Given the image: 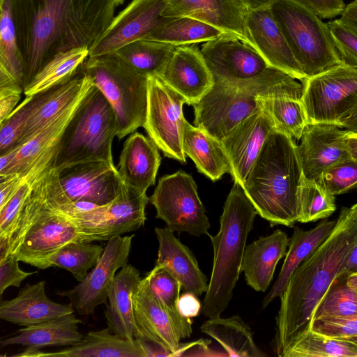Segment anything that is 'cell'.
<instances>
[{
  "label": "cell",
  "instance_id": "20",
  "mask_svg": "<svg viewBox=\"0 0 357 357\" xmlns=\"http://www.w3.org/2000/svg\"><path fill=\"white\" fill-rule=\"evenodd\" d=\"M245 26L252 47L268 65L301 82L306 78L270 8L248 11Z\"/></svg>",
  "mask_w": 357,
  "mask_h": 357
},
{
  "label": "cell",
  "instance_id": "55",
  "mask_svg": "<svg viewBox=\"0 0 357 357\" xmlns=\"http://www.w3.org/2000/svg\"><path fill=\"white\" fill-rule=\"evenodd\" d=\"M22 91H0V123L7 119L16 108Z\"/></svg>",
  "mask_w": 357,
  "mask_h": 357
},
{
  "label": "cell",
  "instance_id": "2",
  "mask_svg": "<svg viewBox=\"0 0 357 357\" xmlns=\"http://www.w3.org/2000/svg\"><path fill=\"white\" fill-rule=\"evenodd\" d=\"M357 243V223L343 207L330 235L294 271L280 296L275 319V351L283 354L293 340L311 329L314 311Z\"/></svg>",
  "mask_w": 357,
  "mask_h": 357
},
{
  "label": "cell",
  "instance_id": "40",
  "mask_svg": "<svg viewBox=\"0 0 357 357\" xmlns=\"http://www.w3.org/2000/svg\"><path fill=\"white\" fill-rule=\"evenodd\" d=\"M282 357H357V344L309 329L293 340Z\"/></svg>",
  "mask_w": 357,
  "mask_h": 357
},
{
  "label": "cell",
  "instance_id": "57",
  "mask_svg": "<svg viewBox=\"0 0 357 357\" xmlns=\"http://www.w3.org/2000/svg\"><path fill=\"white\" fill-rule=\"evenodd\" d=\"M344 140L349 158L357 162V131L346 130Z\"/></svg>",
  "mask_w": 357,
  "mask_h": 357
},
{
  "label": "cell",
  "instance_id": "19",
  "mask_svg": "<svg viewBox=\"0 0 357 357\" xmlns=\"http://www.w3.org/2000/svg\"><path fill=\"white\" fill-rule=\"evenodd\" d=\"M159 77L191 105L199 102L214 84L197 44L176 46Z\"/></svg>",
  "mask_w": 357,
  "mask_h": 357
},
{
  "label": "cell",
  "instance_id": "44",
  "mask_svg": "<svg viewBox=\"0 0 357 357\" xmlns=\"http://www.w3.org/2000/svg\"><path fill=\"white\" fill-rule=\"evenodd\" d=\"M147 274L151 292L170 313L182 339L189 337L192 333V320L181 315L177 308L181 290L180 283L167 271L155 265Z\"/></svg>",
  "mask_w": 357,
  "mask_h": 357
},
{
  "label": "cell",
  "instance_id": "27",
  "mask_svg": "<svg viewBox=\"0 0 357 357\" xmlns=\"http://www.w3.org/2000/svg\"><path fill=\"white\" fill-rule=\"evenodd\" d=\"M289 243L287 234L276 229L245 246L241 272L248 286L256 291L264 292L268 289L278 263L287 253Z\"/></svg>",
  "mask_w": 357,
  "mask_h": 357
},
{
  "label": "cell",
  "instance_id": "28",
  "mask_svg": "<svg viewBox=\"0 0 357 357\" xmlns=\"http://www.w3.org/2000/svg\"><path fill=\"white\" fill-rule=\"evenodd\" d=\"M81 319L73 313L21 328L15 336L1 340V347L19 344L26 347L17 357H29L42 348L53 346H70L80 341L84 335L78 331Z\"/></svg>",
  "mask_w": 357,
  "mask_h": 357
},
{
  "label": "cell",
  "instance_id": "15",
  "mask_svg": "<svg viewBox=\"0 0 357 357\" xmlns=\"http://www.w3.org/2000/svg\"><path fill=\"white\" fill-rule=\"evenodd\" d=\"M57 174L63 192L73 202L107 205L119 195L125 185L114 162L105 161L75 164Z\"/></svg>",
  "mask_w": 357,
  "mask_h": 357
},
{
  "label": "cell",
  "instance_id": "13",
  "mask_svg": "<svg viewBox=\"0 0 357 357\" xmlns=\"http://www.w3.org/2000/svg\"><path fill=\"white\" fill-rule=\"evenodd\" d=\"M185 99L157 75L148 76L147 110L144 128L167 158L185 164L183 113Z\"/></svg>",
  "mask_w": 357,
  "mask_h": 357
},
{
  "label": "cell",
  "instance_id": "35",
  "mask_svg": "<svg viewBox=\"0 0 357 357\" xmlns=\"http://www.w3.org/2000/svg\"><path fill=\"white\" fill-rule=\"evenodd\" d=\"M202 333L216 340L227 356H266L254 342L249 326L238 315L229 318H209L200 327Z\"/></svg>",
  "mask_w": 357,
  "mask_h": 357
},
{
  "label": "cell",
  "instance_id": "33",
  "mask_svg": "<svg viewBox=\"0 0 357 357\" xmlns=\"http://www.w3.org/2000/svg\"><path fill=\"white\" fill-rule=\"evenodd\" d=\"M145 357L139 343L125 340L111 332L109 328L89 331L70 347L58 351L40 350L29 357Z\"/></svg>",
  "mask_w": 357,
  "mask_h": 357
},
{
  "label": "cell",
  "instance_id": "4",
  "mask_svg": "<svg viewBox=\"0 0 357 357\" xmlns=\"http://www.w3.org/2000/svg\"><path fill=\"white\" fill-rule=\"evenodd\" d=\"M257 215L243 188L234 182L220 217L218 234H208L213 248V260L202 307V312L208 318L220 317L232 298L241 273L247 238Z\"/></svg>",
  "mask_w": 357,
  "mask_h": 357
},
{
  "label": "cell",
  "instance_id": "3",
  "mask_svg": "<svg viewBox=\"0 0 357 357\" xmlns=\"http://www.w3.org/2000/svg\"><path fill=\"white\" fill-rule=\"evenodd\" d=\"M303 177L294 139L273 130L242 188L257 214L271 227H291L298 219V192Z\"/></svg>",
  "mask_w": 357,
  "mask_h": 357
},
{
  "label": "cell",
  "instance_id": "58",
  "mask_svg": "<svg viewBox=\"0 0 357 357\" xmlns=\"http://www.w3.org/2000/svg\"><path fill=\"white\" fill-rule=\"evenodd\" d=\"M340 271L349 275L357 273V243L347 256Z\"/></svg>",
  "mask_w": 357,
  "mask_h": 357
},
{
  "label": "cell",
  "instance_id": "62",
  "mask_svg": "<svg viewBox=\"0 0 357 357\" xmlns=\"http://www.w3.org/2000/svg\"><path fill=\"white\" fill-rule=\"evenodd\" d=\"M349 214L351 220L357 223V204L349 208Z\"/></svg>",
  "mask_w": 357,
  "mask_h": 357
},
{
  "label": "cell",
  "instance_id": "61",
  "mask_svg": "<svg viewBox=\"0 0 357 357\" xmlns=\"http://www.w3.org/2000/svg\"><path fill=\"white\" fill-rule=\"evenodd\" d=\"M347 282L351 288L357 291V273L349 275Z\"/></svg>",
  "mask_w": 357,
  "mask_h": 357
},
{
  "label": "cell",
  "instance_id": "21",
  "mask_svg": "<svg viewBox=\"0 0 357 357\" xmlns=\"http://www.w3.org/2000/svg\"><path fill=\"white\" fill-rule=\"evenodd\" d=\"M149 202L146 192L125 183L119 195L105 206L96 220L84 231L92 242L107 241L112 237L136 231L145 223V208Z\"/></svg>",
  "mask_w": 357,
  "mask_h": 357
},
{
  "label": "cell",
  "instance_id": "16",
  "mask_svg": "<svg viewBox=\"0 0 357 357\" xmlns=\"http://www.w3.org/2000/svg\"><path fill=\"white\" fill-rule=\"evenodd\" d=\"M167 0H132L89 49V56L116 52L135 40L146 38L159 24Z\"/></svg>",
  "mask_w": 357,
  "mask_h": 357
},
{
  "label": "cell",
  "instance_id": "59",
  "mask_svg": "<svg viewBox=\"0 0 357 357\" xmlns=\"http://www.w3.org/2000/svg\"><path fill=\"white\" fill-rule=\"evenodd\" d=\"M276 0H240L248 11L268 8Z\"/></svg>",
  "mask_w": 357,
  "mask_h": 357
},
{
  "label": "cell",
  "instance_id": "51",
  "mask_svg": "<svg viewBox=\"0 0 357 357\" xmlns=\"http://www.w3.org/2000/svg\"><path fill=\"white\" fill-rule=\"evenodd\" d=\"M302 5L321 19H330L341 15L346 5L344 0H291Z\"/></svg>",
  "mask_w": 357,
  "mask_h": 357
},
{
  "label": "cell",
  "instance_id": "45",
  "mask_svg": "<svg viewBox=\"0 0 357 357\" xmlns=\"http://www.w3.org/2000/svg\"><path fill=\"white\" fill-rule=\"evenodd\" d=\"M335 210V196L321 183L303 176L298 192L297 222L307 223L325 219Z\"/></svg>",
  "mask_w": 357,
  "mask_h": 357
},
{
  "label": "cell",
  "instance_id": "1",
  "mask_svg": "<svg viewBox=\"0 0 357 357\" xmlns=\"http://www.w3.org/2000/svg\"><path fill=\"white\" fill-rule=\"evenodd\" d=\"M124 0H10L25 68L24 88L55 55L91 48Z\"/></svg>",
  "mask_w": 357,
  "mask_h": 357
},
{
  "label": "cell",
  "instance_id": "53",
  "mask_svg": "<svg viewBox=\"0 0 357 357\" xmlns=\"http://www.w3.org/2000/svg\"><path fill=\"white\" fill-rule=\"evenodd\" d=\"M24 181V178L17 174L0 176V208L14 195Z\"/></svg>",
  "mask_w": 357,
  "mask_h": 357
},
{
  "label": "cell",
  "instance_id": "29",
  "mask_svg": "<svg viewBox=\"0 0 357 357\" xmlns=\"http://www.w3.org/2000/svg\"><path fill=\"white\" fill-rule=\"evenodd\" d=\"M160 161L155 143L142 134L134 132L123 144L118 172L126 185L146 192L155 184Z\"/></svg>",
  "mask_w": 357,
  "mask_h": 357
},
{
  "label": "cell",
  "instance_id": "8",
  "mask_svg": "<svg viewBox=\"0 0 357 357\" xmlns=\"http://www.w3.org/2000/svg\"><path fill=\"white\" fill-rule=\"evenodd\" d=\"M299 96L297 84L271 86L214 83L200 100L192 105L194 125L220 141L238 123L261 112L258 96L298 98Z\"/></svg>",
  "mask_w": 357,
  "mask_h": 357
},
{
  "label": "cell",
  "instance_id": "38",
  "mask_svg": "<svg viewBox=\"0 0 357 357\" xmlns=\"http://www.w3.org/2000/svg\"><path fill=\"white\" fill-rule=\"evenodd\" d=\"M260 110L270 119L273 130L300 140L308 124L301 100L285 97L258 96Z\"/></svg>",
  "mask_w": 357,
  "mask_h": 357
},
{
  "label": "cell",
  "instance_id": "10",
  "mask_svg": "<svg viewBox=\"0 0 357 357\" xmlns=\"http://www.w3.org/2000/svg\"><path fill=\"white\" fill-rule=\"evenodd\" d=\"M201 52L214 83L278 86L296 79L268 65L253 47L232 34L226 33L204 43Z\"/></svg>",
  "mask_w": 357,
  "mask_h": 357
},
{
  "label": "cell",
  "instance_id": "26",
  "mask_svg": "<svg viewBox=\"0 0 357 357\" xmlns=\"http://www.w3.org/2000/svg\"><path fill=\"white\" fill-rule=\"evenodd\" d=\"M45 281L25 285L17 296L0 303V318L23 326L38 324L73 313L70 303L61 304L50 300L45 293Z\"/></svg>",
  "mask_w": 357,
  "mask_h": 357
},
{
  "label": "cell",
  "instance_id": "14",
  "mask_svg": "<svg viewBox=\"0 0 357 357\" xmlns=\"http://www.w3.org/2000/svg\"><path fill=\"white\" fill-rule=\"evenodd\" d=\"M134 236L109 238L100 260L85 278L73 288L56 294L67 297L79 315L93 314L98 305L107 304L110 284L116 271L128 263Z\"/></svg>",
  "mask_w": 357,
  "mask_h": 357
},
{
  "label": "cell",
  "instance_id": "43",
  "mask_svg": "<svg viewBox=\"0 0 357 357\" xmlns=\"http://www.w3.org/2000/svg\"><path fill=\"white\" fill-rule=\"evenodd\" d=\"M348 275L340 271L333 278L314 311L312 321L357 315V291L347 284Z\"/></svg>",
  "mask_w": 357,
  "mask_h": 357
},
{
  "label": "cell",
  "instance_id": "22",
  "mask_svg": "<svg viewBox=\"0 0 357 357\" xmlns=\"http://www.w3.org/2000/svg\"><path fill=\"white\" fill-rule=\"evenodd\" d=\"M273 130L270 119L261 111L238 123L220 140L230 163V174L241 187Z\"/></svg>",
  "mask_w": 357,
  "mask_h": 357
},
{
  "label": "cell",
  "instance_id": "46",
  "mask_svg": "<svg viewBox=\"0 0 357 357\" xmlns=\"http://www.w3.org/2000/svg\"><path fill=\"white\" fill-rule=\"evenodd\" d=\"M45 93V91L35 96H26L23 102L0 123L1 155L17 146L29 117L43 100Z\"/></svg>",
  "mask_w": 357,
  "mask_h": 357
},
{
  "label": "cell",
  "instance_id": "56",
  "mask_svg": "<svg viewBox=\"0 0 357 357\" xmlns=\"http://www.w3.org/2000/svg\"><path fill=\"white\" fill-rule=\"evenodd\" d=\"M340 20L357 33V0L346 5Z\"/></svg>",
  "mask_w": 357,
  "mask_h": 357
},
{
  "label": "cell",
  "instance_id": "39",
  "mask_svg": "<svg viewBox=\"0 0 357 357\" xmlns=\"http://www.w3.org/2000/svg\"><path fill=\"white\" fill-rule=\"evenodd\" d=\"M176 47L140 39L123 46L114 54L137 72L159 76Z\"/></svg>",
  "mask_w": 357,
  "mask_h": 357
},
{
  "label": "cell",
  "instance_id": "47",
  "mask_svg": "<svg viewBox=\"0 0 357 357\" xmlns=\"http://www.w3.org/2000/svg\"><path fill=\"white\" fill-rule=\"evenodd\" d=\"M319 183L334 196L357 187V162L350 158L336 162L322 174Z\"/></svg>",
  "mask_w": 357,
  "mask_h": 357
},
{
  "label": "cell",
  "instance_id": "9",
  "mask_svg": "<svg viewBox=\"0 0 357 357\" xmlns=\"http://www.w3.org/2000/svg\"><path fill=\"white\" fill-rule=\"evenodd\" d=\"M270 10L305 77L342 64L327 23L316 13L291 0H276Z\"/></svg>",
  "mask_w": 357,
  "mask_h": 357
},
{
  "label": "cell",
  "instance_id": "5",
  "mask_svg": "<svg viewBox=\"0 0 357 357\" xmlns=\"http://www.w3.org/2000/svg\"><path fill=\"white\" fill-rule=\"evenodd\" d=\"M70 242L91 241L70 218L47 205L39 178L22 208L5 259L13 255L20 261L44 270L47 260Z\"/></svg>",
  "mask_w": 357,
  "mask_h": 357
},
{
  "label": "cell",
  "instance_id": "37",
  "mask_svg": "<svg viewBox=\"0 0 357 357\" xmlns=\"http://www.w3.org/2000/svg\"><path fill=\"white\" fill-rule=\"evenodd\" d=\"M226 33L192 17L162 16L157 27L144 39L180 46L206 43Z\"/></svg>",
  "mask_w": 357,
  "mask_h": 357
},
{
  "label": "cell",
  "instance_id": "6",
  "mask_svg": "<svg viewBox=\"0 0 357 357\" xmlns=\"http://www.w3.org/2000/svg\"><path fill=\"white\" fill-rule=\"evenodd\" d=\"M116 132L114 110L93 86L60 138L52 167L59 172L86 162H114L112 147Z\"/></svg>",
  "mask_w": 357,
  "mask_h": 357
},
{
  "label": "cell",
  "instance_id": "31",
  "mask_svg": "<svg viewBox=\"0 0 357 357\" xmlns=\"http://www.w3.org/2000/svg\"><path fill=\"white\" fill-rule=\"evenodd\" d=\"M141 280L139 271L127 263L116 273L108 289L105 311L107 327L114 334L130 341H135L137 331L132 296Z\"/></svg>",
  "mask_w": 357,
  "mask_h": 357
},
{
  "label": "cell",
  "instance_id": "30",
  "mask_svg": "<svg viewBox=\"0 0 357 357\" xmlns=\"http://www.w3.org/2000/svg\"><path fill=\"white\" fill-rule=\"evenodd\" d=\"M93 86L91 77L81 68L80 72L70 81L45 91L43 100L29 117L17 146L25 143L66 110L83 99Z\"/></svg>",
  "mask_w": 357,
  "mask_h": 357
},
{
  "label": "cell",
  "instance_id": "36",
  "mask_svg": "<svg viewBox=\"0 0 357 357\" xmlns=\"http://www.w3.org/2000/svg\"><path fill=\"white\" fill-rule=\"evenodd\" d=\"M89 56L86 47L57 54L33 76L24 89V95L35 96L70 81L80 72Z\"/></svg>",
  "mask_w": 357,
  "mask_h": 357
},
{
  "label": "cell",
  "instance_id": "23",
  "mask_svg": "<svg viewBox=\"0 0 357 357\" xmlns=\"http://www.w3.org/2000/svg\"><path fill=\"white\" fill-rule=\"evenodd\" d=\"M248 10L240 0H167L162 17H190L209 24L250 45L245 18Z\"/></svg>",
  "mask_w": 357,
  "mask_h": 357
},
{
  "label": "cell",
  "instance_id": "60",
  "mask_svg": "<svg viewBox=\"0 0 357 357\" xmlns=\"http://www.w3.org/2000/svg\"><path fill=\"white\" fill-rule=\"evenodd\" d=\"M338 127L347 130L357 131V109L348 118L343 120Z\"/></svg>",
  "mask_w": 357,
  "mask_h": 357
},
{
  "label": "cell",
  "instance_id": "17",
  "mask_svg": "<svg viewBox=\"0 0 357 357\" xmlns=\"http://www.w3.org/2000/svg\"><path fill=\"white\" fill-rule=\"evenodd\" d=\"M83 99L66 110L25 143L1 155L0 176L17 174L24 178L33 166H47L51 164L55 156L57 143Z\"/></svg>",
  "mask_w": 357,
  "mask_h": 357
},
{
  "label": "cell",
  "instance_id": "41",
  "mask_svg": "<svg viewBox=\"0 0 357 357\" xmlns=\"http://www.w3.org/2000/svg\"><path fill=\"white\" fill-rule=\"evenodd\" d=\"M104 248L86 242H70L55 252L47 261L46 269L59 267L82 282L100 260Z\"/></svg>",
  "mask_w": 357,
  "mask_h": 357
},
{
  "label": "cell",
  "instance_id": "52",
  "mask_svg": "<svg viewBox=\"0 0 357 357\" xmlns=\"http://www.w3.org/2000/svg\"><path fill=\"white\" fill-rule=\"evenodd\" d=\"M135 340L140 345L145 357L173 356L171 351L147 337L137 328L135 335Z\"/></svg>",
  "mask_w": 357,
  "mask_h": 357
},
{
  "label": "cell",
  "instance_id": "54",
  "mask_svg": "<svg viewBox=\"0 0 357 357\" xmlns=\"http://www.w3.org/2000/svg\"><path fill=\"white\" fill-rule=\"evenodd\" d=\"M202 307L197 296L190 292H184L180 295L177 303L179 313L188 318L197 316L202 310Z\"/></svg>",
  "mask_w": 357,
  "mask_h": 357
},
{
  "label": "cell",
  "instance_id": "18",
  "mask_svg": "<svg viewBox=\"0 0 357 357\" xmlns=\"http://www.w3.org/2000/svg\"><path fill=\"white\" fill-rule=\"evenodd\" d=\"M346 130L334 124L309 123L297 153L306 178L320 182L322 174L331 166L349 158L344 135Z\"/></svg>",
  "mask_w": 357,
  "mask_h": 357
},
{
  "label": "cell",
  "instance_id": "25",
  "mask_svg": "<svg viewBox=\"0 0 357 357\" xmlns=\"http://www.w3.org/2000/svg\"><path fill=\"white\" fill-rule=\"evenodd\" d=\"M158 241L155 266L167 271L181 284L184 292L196 296L208 289L207 277L202 272L190 248L177 238L167 227L155 228Z\"/></svg>",
  "mask_w": 357,
  "mask_h": 357
},
{
  "label": "cell",
  "instance_id": "24",
  "mask_svg": "<svg viewBox=\"0 0 357 357\" xmlns=\"http://www.w3.org/2000/svg\"><path fill=\"white\" fill-rule=\"evenodd\" d=\"M132 300L137 328L175 356L182 337L170 313L151 292L148 274L137 285Z\"/></svg>",
  "mask_w": 357,
  "mask_h": 357
},
{
  "label": "cell",
  "instance_id": "7",
  "mask_svg": "<svg viewBox=\"0 0 357 357\" xmlns=\"http://www.w3.org/2000/svg\"><path fill=\"white\" fill-rule=\"evenodd\" d=\"M112 106L116 137L121 139L143 127L146 116L148 76L114 54L89 56L82 66Z\"/></svg>",
  "mask_w": 357,
  "mask_h": 357
},
{
  "label": "cell",
  "instance_id": "48",
  "mask_svg": "<svg viewBox=\"0 0 357 357\" xmlns=\"http://www.w3.org/2000/svg\"><path fill=\"white\" fill-rule=\"evenodd\" d=\"M327 25L342 63L357 70V33L340 19L330 21Z\"/></svg>",
  "mask_w": 357,
  "mask_h": 357
},
{
  "label": "cell",
  "instance_id": "11",
  "mask_svg": "<svg viewBox=\"0 0 357 357\" xmlns=\"http://www.w3.org/2000/svg\"><path fill=\"white\" fill-rule=\"evenodd\" d=\"M309 123L339 126L357 109V70L340 64L301 81Z\"/></svg>",
  "mask_w": 357,
  "mask_h": 357
},
{
  "label": "cell",
  "instance_id": "49",
  "mask_svg": "<svg viewBox=\"0 0 357 357\" xmlns=\"http://www.w3.org/2000/svg\"><path fill=\"white\" fill-rule=\"evenodd\" d=\"M310 328L333 338L357 337V315L314 319Z\"/></svg>",
  "mask_w": 357,
  "mask_h": 357
},
{
  "label": "cell",
  "instance_id": "50",
  "mask_svg": "<svg viewBox=\"0 0 357 357\" xmlns=\"http://www.w3.org/2000/svg\"><path fill=\"white\" fill-rule=\"evenodd\" d=\"M17 259L12 255L0 262V294L9 287H19L26 278L37 271L26 272L20 269Z\"/></svg>",
  "mask_w": 357,
  "mask_h": 357
},
{
  "label": "cell",
  "instance_id": "34",
  "mask_svg": "<svg viewBox=\"0 0 357 357\" xmlns=\"http://www.w3.org/2000/svg\"><path fill=\"white\" fill-rule=\"evenodd\" d=\"M183 146L185 155L195 162L198 172L213 181L219 180L225 173H231L230 163L220 141L188 121Z\"/></svg>",
  "mask_w": 357,
  "mask_h": 357
},
{
  "label": "cell",
  "instance_id": "63",
  "mask_svg": "<svg viewBox=\"0 0 357 357\" xmlns=\"http://www.w3.org/2000/svg\"><path fill=\"white\" fill-rule=\"evenodd\" d=\"M346 340H349L351 341H353L354 342H355L356 344H357V337H350L349 339H346Z\"/></svg>",
  "mask_w": 357,
  "mask_h": 357
},
{
  "label": "cell",
  "instance_id": "32",
  "mask_svg": "<svg viewBox=\"0 0 357 357\" xmlns=\"http://www.w3.org/2000/svg\"><path fill=\"white\" fill-rule=\"evenodd\" d=\"M335 223L336 220H324L310 230L294 227L278 277L262 301L263 308L282 294L294 271L330 235Z\"/></svg>",
  "mask_w": 357,
  "mask_h": 357
},
{
  "label": "cell",
  "instance_id": "12",
  "mask_svg": "<svg viewBox=\"0 0 357 357\" xmlns=\"http://www.w3.org/2000/svg\"><path fill=\"white\" fill-rule=\"evenodd\" d=\"M149 202L156 210L155 218L162 220L173 232L208 235L209 220L192 177L183 171L161 177Z\"/></svg>",
  "mask_w": 357,
  "mask_h": 357
},
{
  "label": "cell",
  "instance_id": "42",
  "mask_svg": "<svg viewBox=\"0 0 357 357\" xmlns=\"http://www.w3.org/2000/svg\"><path fill=\"white\" fill-rule=\"evenodd\" d=\"M0 69L9 73L24 88V63L17 43L10 0H0Z\"/></svg>",
  "mask_w": 357,
  "mask_h": 357
}]
</instances>
